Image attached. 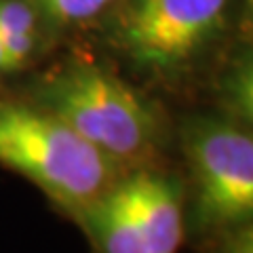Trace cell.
<instances>
[{"mask_svg":"<svg viewBox=\"0 0 253 253\" xmlns=\"http://www.w3.org/2000/svg\"><path fill=\"white\" fill-rule=\"evenodd\" d=\"M228 0H125L116 44L135 68L175 78L192 66L224 21Z\"/></svg>","mask_w":253,"mask_h":253,"instance_id":"4","label":"cell"},{"mask_svg":"<svg viewBox=\"0 0 253 253\" xmlns=\"http://www.w3.org/2000/svg\"><path fill=\"white\" fill-rule=\"evenodd\" d=\"M179 146L186 177V247L253 224V137L249 125L221 114H190Z\"/></svg>","mask_w":253,"mask_h":253,"instance_id":"3","label":"cell"},{"mask_svg":"<svg viewBox=\"0 0 253 253\" xmlns=\"http://www.w3.org/2000/svg\"><path fill=\"white\" fill-rule=\"evenodd\" d=\"M34 104L68 126L125 171L163 163L165 118L152 99L95 63H72L49 76Z\"/></svg>","mask_w":253,"mask_h":253,"instance_id":"2","label":"cell"},{"mask_svg":"<svg viewBox=\"0 0 253 253\" xmlns=\"http://www.w3.org/2000/svg\"><path fill=\"white\" fill-rule=\"evenodd\" d=\"M118 188L135 221L144 253H181L186 247V201L181 175L158 165L131 169Z\"/></svg>","mask_w":253,"mask_h":253,"instance_id":"5","label":"cell"},{"mask_svg":"<svg viewBox=\"0 0 253 253\" xmlns=\"http://www.w3.org/2000/svg\"><path fill=\"white\" fill-rule=\"evenodd\" d=\"M0 74H11V66H9V61H6L2 46H0Z\"/></svg>","mask_w":253,"mask_h":253,"instance_id":"9","label":"cell"},{"mask_svg":"<svg viewBox=\"0 0 253 253\" xmlns=\"http://www.w3.org/2000/svg\"><path fill=\"white\" fill-rule=\"evenodd\" d=\"M188 253H253V224L192 245Z\"/></svg>","mask_w":253,"mask_h":253,"instance_id":"7","label":"cell"},{"mask_svg":"<svg viewBox=\"0 0 253 253\" xmlns=\"http://www.w3.org/2000/svg\"><path fill=\"white\" fill-rule=\"evenodd\" d=\"M44 9L61 21H84L91 19L112 2V0H41Z\"/></svg>","mask_w":253,"mask_h":253,"instance_id":"8","label":"cell"},{"mask_svg":"<svg viewBox=\"0 0 253 253\" xmlns=\"http://www.w3.org/2000/svg\"><path fill=\"white\" fill-rule=\"evenodd\" d=\"M0 46L11 74L26 68L36 51V19L21 0H0Z\"/></svg>","mask_w":253,"mask_h":253,"instance_id":"6","label":"cell"},{"mask_svg":"<svg viewBox=\"0 0 253 253\" xmlns=\"http://www.w3.org/2000/svg\"><path fill=\"white\" fill-rule=\"evenodd\" d=\"M0 165L36 186L72 224L126 173L61 118L26 99H0Z\"/></svg>","mask_w":253,"mask_h":253,"instance_id":"1","label":"cell"}]
</instances>
